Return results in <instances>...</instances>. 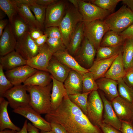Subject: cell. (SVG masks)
Masks as SVG:
<instances>
[{"label":"cell","mask_w":133,"mask_h":133,"mask_svg":"<svg viewBox=\"0 0 133 133\" xmlns=\"http://www.w3.org/2000/svg\"><path fill=\"white\" fill-rule=\"evenodd\" d=\"M45 118L50 123L61 125L67 133H102L100 127L93 125L67 95L57 109L46 114Z\"/></svg>","instance_id":"obj_1"},{"label":"cell","mask_w":133,"mask_h":133,"mask_svg":"<svg viewBox=\"0 0 133 133\" xmlns=\"http://www.w3.org/2000/svg\"><path fill=\"white\" fill-rule=\"evenodd\" d=\"M30 96V105L40 114L51 111L50 96L52 83L45 87L26 86Z\"/></svg>","instance_id":"obj_2"},{"label":"cell","mask_w":133,"mask_h":133,"mask_svg":"<svg viewBox=\"0 0 133 133\" xmlns=\"http://www.w3.org/2000/svg\"><path fill=\"white\" fill-rule=\"evenodd\" d=\"M83 21V17L78 9L74 6L67 8L58 27L61 33L63 41L67 49L71 36L78 25Z\"/></svg>","instance_id":"obj_3"},{"label":"cell","mask_w":133,"mask_h":133,"mask_svg":"<svg viewBox=\"0 0 133 133\" xmlns=\"http://www.w3.org/2000/svg\"><path fill=\"white\" fill-rule=\"evenodd\" d=\"M104 20L110 30L120 33L133 24V12L124 4L116 11L107 16Z\"/></svg>","instance_id":"obj_4"},{"label":"cell","mask_w":133,"mask_h":133,"mask_svg":"<svg viewBox=\"0 0 133 133\" xmlns=\"http://www.w3.org/2000/svg\"><path fill=\"white\" fill-rule=\"evenodd\" d=\"M84 22V36L97 50L100 47L103 36L110 29L104 20H97Z\"/></svg>","instance_id":"obj_5"},{"label":"cell","mask_w":133,"mask_h":133,"mask_svg":"<svg viewBox=\"0 0 133 133\" xmlns=\"http://www.w3.org/2000/svg\"><path fill=\"white\" fill-rule=\"evenodd\" d=\"M104 104L97 90L91 92L88 98L87 116L94 125L99 127L102 122Z\"/></svg>","instance_id":"obj_6"},{"label":"cell","mask_w":133,"mask_h":133,"mask_svg":"<svg viewBox=\"0 0 133 133\" xmlns=\"http://www.w3.org/2000/svg\"><path fill=\"white\" fill-rule=\"evenodd\" d=\"M26 86L21 84L14 86L5 93L10 106L14 109L30 105V96L27 93Z\"/></svg>","instance_id":"obj_7"},{"label":"cell","mask_w":133,"mask_h":133,"mask_svg":"<svg viewBox=\"0 0 133 133\" xmlns=\"http://www.w3.org/2000/svg\"><path fill=\"white\" fill-rule=\"evenodd\" d=\"M66 1L57 0L47 8L44 27H58L65 15Z\"/></svg>","instance_id":"obj_8"},{"label":"cell","mask_w":133,"mask_h":133,"mask_svg":"<svg viewBox=\"0 0 133 133\" xmlns=\"http://www.w3.org/2000/svg\"><path fill=\"white\" fill-rule=\"evenodd\" d=\"M78 10L82 15L83 22L104 20L111 13L96 5L85 0H78Z\"/></svg>","instance_id":"obj_9"},{"label":"cell","mask_w":133,"mask_h":133,"mask_svg":"<svg viewBox=\"0 0 133 133\" xmlns=\"http://www.w3.org/2000/svg\"><path fill=\"white\" fill-rule=\"evenodd\" d=\"M13 111L29 120L33 125L41 131L46 132L51 130L50 123L42 117L40 114L30 105L19 107L14 109Z\"/></svg>","instance_id":"obj_10"},{"label":"cell","mask_w":133,"mask_h":133,"mask_svg":"<svg viewBox=\"0 0 133 133\" xmlns=\"http://www.w3.org/2000/svg\"><path fill=\"white\" fill-rule=\"evenodd\" d=\"M39 49V47L31 38L29 32L17 40L15 50L27 60L36 55Z\"/></svg>","instance_id":"obj_11"},{"label":"cell","mask_w":133,"mask_h":133,"mask_svg":"<svg viewBox=\"0 0 133 133\" xmlns=\"http://www.w3.org/2000/svg\"><path fill=\"white\" fill-rule=\"evenodd\" d=\"M39 48L36 55L27 60V65L38 70L48 72L47 67L53 54L46 43Z\"/></svg>","instance_id":"obj_12"},{"label":"cell","mask_w":133,"mask_h":133,"mask_svg":"<svg viewBox=\"0 0 133 133\" xmlns=\"http://www.w3.org/2000/svg\"><path fill=\"white\" fill-rule=\"evenodd\" d=\"M38 70L26 65L6 70L4 73L7 78L15 86L23 83Z\"/></svg>","instance_id":"obj_13"},{"label":"cell","mask_w":133,"mask_h":133,"mask_svg":"<svg viewBox=\"0 0 133 133\" xmlns=\"http://www.w3.org/2000/svg\"><path fill=\"white\" fill-rule=\"evenodd\" d=\"M114 110L121 121L132 123L133 118V104L119 96L111 101Z\"/></svg>","instance_id":"obj_14"},{"label":"cell","mask_w":133,"mask_h":133,"mask_svg":"<svg viewBox=\"0 0 133 133\" xmlns=\"http://www.w3.org/2000/svg\"><path fill=\"white\" fill-rule=\"evenodd\" d=\"M96 50L94 45L84 36L80 47L75 55L83 64L90 68L94 61Z\"/></svg>","instance_id":"obj_15"},{"label":"cell","mask_w":133,"mask_h":133,"mask_svg":"<svg viewBox=\"0 0 133 133\" xmlns=\"http://www.w3.org/2000/svg\"><path fill=\"white\" fill-rule=\"evenodd\" d=\"M100 93L104 104L102 122L119 130L122 126L121 122L116 114L111 101L108 100L103 93Z\"/></svg>","instance_id":"obj_16"},{"label":"cell","mask_w":133,"mask_h":133,"mask_svg":"<svg viewBox=\"0 0 133 133\" xmlns=\"http://www.w3.org/2000/svg\"><path fill=\"white\" fill-rule=\"evenodd\" d=\"M83 78L81 74L71 70L64 83L67 95L82 93Z\"/></svg>","instance_id":"obj_17"},{"label":"cell","mask_w":133,"mask_h":133,"mask_svg":"<svg viewBox=\"0 0 133 133\" xmlns=\"http://www.w3.org/2000/svg\"><path fill=\"white\" fill-rule=\"evenodd\" d=\"M0 37V56L5 55L15 50L17 40L9 23L4 29Z\"/></svg>","instance_id":"obj_18"},{"label":"cell","mask_w":133,"mask_h":133,"mask_svg":"<svg viewBox=\"0 0 133 133\" xmlns=\"http://www.w3.org/2000/svg\"><path fill=\"white\" fill-rule=\"evenodd\" d=\"M53 56L71 69L75 70L82 75L89 72L88 69L80 65L66 50L58 51L53 54Z\"/></svg>","instance_id":"obj_19"},{"label":"cell","mask_w":133,"mask_h":133,"mask_svg":"<svg viewBox=\"0 0 133 133\" xmlns=\"http://www.w3.org/2000/svg\"><path fill=\"white\" fill-rule=\"evenodd\" d=\"M18 15L28 26L30 30L38 28L42 30L43 28L36 20L31 10L27 5L17 4L11 0Z\"/></svg>","instance_id":"obj_20"},{"label":"cell","mask_w":133,"mask_h":133,"mask_svg":"<svg viewBox=\"0 0 133 133\" xmlns=\"http://www.w3.org/2000/svg\"><path fill=\"white\" fill-rule=\"evenodd\" d=\"M48 72L55 79L64 83L71 70L53 56L47 67Z\"/></svg>","instance_id":"obj_21"},{"label":"cell","mask_w":133,"mask_h":133,"mask_svg":"<svg viewBox=\"0 0 133 133\" xmlns=\"http://www.w3.org/2000/svg\"><path fill=\"white\" fill-rule=\"evenodd\" d=\"M52 87L50 96L51 111H55L60 106L64 97L67 95L63 83L54 79L52 76Z\"/></svg>","instance_id":"obj_22"},{"label":"cell","mask_w":133,"mask_h":133,"mask_svg":"<svg viewBox=\"0 0 133 133\" xmlns=\"http://www.w3.org/2000/svg\"><path fill=\"white\" fill-rule=\"evenodd\" d=\"M0 63L6 70L27 65V60L15 50L0 58Z\"/></svg>","instance_id":"obj_23"},{"label":"cell","mask_w":133,"mask_h":133,"mask_svg":"<svg viewBox=\"0 0 133 133\" xmlns=\"http://www.w3.org/2000/svg\"><path fill=\"white\" fill-rule=\"evenodd\" d=\"M96 82L99 89L104 92L111 101L119 96L117 81L104 77L97 79Z\"/></svg>","instance_id":"obj_24"},{"label":"cell","mask_w":133,"mask_h":133,"mask_svg":"<svg viewBox=\"0 0 133 133\" xmlns=\"http://www.w3.org/2000/svg\"><path fill=\"white\" fill-rule=\"evenodd\" d=\"M122 52L115 59L105 75V77L117 81L123 79L126 72L125 70L122 58Z\"/></svg>","instance_id":"obj_25"},{"label":"cell","mask_w":133,"mask_h":133,"mask_svg":"<svg viewBox=\"0 0 133 133\" xmlns=\"http://www.w3.org/2000/svg\"><path fill=\"white\" fill-rule=\"evenodd\" d=\"M118 54L111 57L94 61L92 66L88 69L93 74L95 80L104 77L113 62Z\"/></svg>","instance_id":"obj_26"},{"label":"cell","mask_w":133,"mask_h":133,"mask_svg":"<svg viewBox=\"0 0 133 133\" xmlns=\"http://www.w3.org/2000/svg\"><path fill=\"white\" fill-rule=\"evenodd\" d=\"M8 104L4 97H0V131L9 129L19 132L21 129L12 122L9 117L7 109Z\"/></svg>","instance_id":"obj_27"},{"label":"cell","mask_w":133,"mask_h":133,"mask_svg":"<svg viewBox=\"0 0 133 133\" xmlns=\"http://www.w3.org/2000/svg\"><path fill=\"white\" fill-rule=\"evenodd\" d=\"M84 26L83 21L80 23L71 37L67 49L68 52L72 56L76 55L82 43L84 37Z\"/></svg>","instance_id":"obj_28"},{"label":"cell","mask_w":133,"mask_h":133,"mask_svg":"<svg viewBox=\"0 0 133 133\" xmlns=\"http://www.w3.org/2000/svg\"><path fill=\"white\" fill-rule=\"evenodd\" d=\"M51 75L48 72L38 70L23 83L25 86H46L51 83Z\"/></svg>","instance_id":"obj_29"},{"label":"cell","mask_w":133,"mask_h":133,"mask_svg":"<svg viewBox=\"0 0 133 133\" xmlns=\"http://www.w3.org/2000/svg\"><path fill=\"white\" fill-rule=\"evenodd\" d=\"M126 39L119 33L110 30L103 36L100 47H115L123 45Z\"/></svg>","instance_id":"obj_30"},{"label":"cell","mask_w":133,"mask_h":133,"mask_svg":"<svg viewBox=\"0 0 133 133\" xmlns=\"http://www.w3.org/2000/svg\"><path fill=\"white\" fill-rule=\"evenodd\" d=\"M11 25L17 40L24 36L29 32L28 26L18 14L14 16Z\"/></svg>","instance_id":"obj_31"},{"label":"cell","mask_w":133,"mask_h":133,"mask_svg":"<svg viewBox=\"0 0 133 133\" xmlns=\"http://www.w3.org/2000/svg\"><path fill=\"white\" fill-rule=\"evenodd\" d=\"M123 46L122 58L126 72L131 68L133 64V39H126Z\"/></svg>","instance_id":"obj_32"},{"label":"cell","mask_w":133,"mask_h":133,"mask_svg":"<svg viewBox=\"0 0 133 133\" xmlns=\"http://www.w3.org/2000/svg\"><path fill=\"white\" fill-rule=\"evenodd\" d=\"M123 45L115 47H100L97 50L95 61L109 58L118 54L123 51Z\"/></svg>","instance_id":"obj_33"},{"label":"cell","mask_w":133,"mask_h":133,"mask_svg":"<svg viewBox=\"0 0 133 133\" xmlns=\"http://www.w3.org/2000/svg\"><path fill=\"white\" fill-rule=\"evenodd\" d=\"M91 92L68 95L71 101L78 107L86 116L88 98Z\"/></svg>","instance_id":"obj_34"},{"label":"cell","mask_w":133,"mask_h":133,"mask_svg":"<svg viewBox=\"0 0 133 133\" xmlns=\"http://www.w3.org/2000/svg\"><path fill=\"white\" fill-rule=\"evenodd\" d=\"M119 96L126 101L133 104V88L129 87L122 79L117 81Z\"/></svg>","instance_id":"obj_35"},{"label":"cell","mask_w":133,"mask_h":133,"mask_svg":"<svg viewBox=\"0 0 133 133\" xmlns=\"http://www.w3.org/2000/svg\"><path fill=\"white\" fill-rule=\"evenodd\" d=\"M83 77L82 93L97 90L98 87L92 73L88 72L83 75Z\"/></svg>","instance_id":"obj_36"},{"label":"cell","mask_w":133,"mask_h":133,"mask_svg":"<svg viewBox=\"0 0 133 133\" xmlns=\"http://www.w3.org/2000/svg\"><path fill=\"white\" fill-rule=\"evenodd\" d=\"M28 6L31 10L34 13L37 21L43 28L44 27L47 7L37 4L35 2Z\"/></svg>","instance_id":"obj_37"},{"label":"cell","mask_w":133,"mask_h":133,"mask_svg":"<svg viewBox=\"0 0 133 133\" xmlns=\"http://www.w3.org/2000/svg\"><path fill=\"white\" fill-rule=\"evenodd\" d=\"M121 0H91L89 1L99 7L110 12L114 13L117 4Z\"/></svg>","instance_id":"obj_38"},{"label":"cell","mask_w":133,"mask_h":133,"mask_svg":"<svg viewBox=\"0 0 133 133\" xmlns=\"http://www.w3.org/2000/svg\"><path fill=\"white\" fill-rule=\"evenodd\" d=\"M0 8L7 16L11 24L14 16L17 14L11 0H0Z\"/></svg>","instance_id":"obj_39"},{"label":"cell","mask_w":133,"mask_h":133,"mask_svg":"<svg viewBox=\"0 0 133 133\" xmlns=\"http://www.w3.org/2000/svg\"><path fill=\"white\" fill-rule=\"evenodd\" d=\"M46 43L53 54L59 51L66 50V47L61 38H48Z\"/></svg>","instance_id":"obj_40"},{"label":"cell","mask_w":133,"mask_h":133,"mask_svg":"<svg viewBox=\"0 0 133 133\" xmlns=\"http://www.w3.org/2000/svg\"><path fill=\"white\" fill-rule=\"evenodd\" d=\"M14 86L6 77L0 64V97H4L5 93Z\"/></svg>","instance_id":"obj_41"},{"label":"cell","mask_w":133,"mask_h":133,"mask_svg":"<svg viewBox=\"0 0 133 133\" xmlns=\"http://www.w3.org/2000/svg\"><path fill=\"white\" fill-rule=\"evenodd\" d=\"M44 33L47 35L48 38H58L62 39L61 33L58 27H51L45 28Z\"/></svg>","instance_id":"obj_42"},{"label":"cell","mask_w":133,"mask_h":133,"mask_svg":"<svg viewBox=\"0 0 133 133\" xmlns=\"http://www.w3.org/2000/svg\"><path fill=\"white\" fill-rule=\"evenodd\" d=\"M99 127L102 133H122L120 130L102 122L99 124Z\"/></svg>","instance_id":"obj_43"},{"label":"cell","mask_w":133,"mask_h":133,"mask_svg":"<svg viewBox=\"0 0 133 133\" xmlns=\"http://www.w3.org/2000/svg\"><path fill=\"white\" fill-rule=\"evenodd\" d=\"M121 122L122 126L119 130L122 133H133L132 123L124 121Z\"/></svg>","instance_id":"obj_44"},{"label":"cell","mask_w":133,"mask_h":133,"mask_svg":"<svg viewBox=\"0 0 133 133\" xmlns=\"http://www.w3.org/2000/svg\"><path fill=\"white\" fill-rule=\"evenodd\" d=\"M122 79L127 84L133 88V69H131L126 72Z\"/></svg>","instance_id":"obj_45"},{"label":"cell","mask_w":133,"mask_h":133,"mask_svg":"<svg viewBox=\"0 0 133 133\" xmlns=\"http://www.w3.org/2000/svg\"><path fill=\"white\" fill-rule=\"evenodd\" d=\"M51 130L55 133H67L61 125L54 122L50 123Z\"/></svg>","instance_id":"obj_46"},{"label":"cell","mask_w":133,"mask_h":133,"mask_svg":"<svg viewBox=\"0 0 133 133\" xmlns=\"http://www.w3.org/2000/svg\"><path fill=\"white\" fill-rule=\"evenodd\" d=\"M29 33L31 37L34 40L36 39L44 34L42 30L38 28L30 29Z\"/></svg>","instance_id":"obj_47"},{"label":"cell","mask_w":133,"mask_h":133,"mask_svg":"<svg viewBox=\"0 0 133 133\" xmlns=\"http://www.w3.org/2000/svg\"><path fill=\"white\" fill-rule=\"evenodd\" d=\"M119 33L126 39H133V24Z\"/></svg>","instance_id":"obj_48"},{"label":"cell","mask_w":133,"mask_h":133,"mask_svg":"<svg viewBox=\"0 0 133 133\" xmlns=\"http://www.w3.org/2000/svg\"><path fill=\"white\" fill-rule=\"evenodd\" d=\"M48 38L47 35L44 34L34 41L36 45L39 47L43 46L46 43Z\"/></svg>","instance_id":"obj_49"},{"label":"cell","mask_w":133,"mask_h":133,"mask_svg":"<svg viewBox=\"0 0 133 133\" xmlns=\"http://www.w3.org/2000/svg\"><path fill=\"white\" fill-rule=\"evenodd\" d=\"M57 1L56 0H35V2L37 4L47 7Z\"/></svg>","instance_id":"obj_50"},{"label":"cell","mask_w":133,"mask_h":133,"mask_svg":"<svg viewBox=\"0 0 133 133\" xmlns=\"http://www.w3.org/2000/svg\"><path fill=\"white\" fill-rule=\"evenodd\" d=\"M9 20L7 19H3L0 20V36L1 35L4 30L7 26Z\"/></svg>","instance_id":"obj_51"},{"label":"cell","mask_w":133,"mask_h":133,"mask_svg":"<svg viewBox=\"0 0 133 133\" xmlns=\"http://www.w3.org/2000/svg\"><path fill=\"white\" fill-rule=\"evenodd\" d=\"M27 130L28 133H40L38 129L29 122L27 123Z\"/></svg>","instance_id":"obj_52"},{"label":"cell","mask_w":133,"mask_h":133,"mask_svg":"<svg viewBox=\"0 0 133 133\" xmlns=\"http://www.w3.org/2000/svg\"><path fill=\"white\" fill-rule=\"evenodd\" d=\"M12 0L16 3L26 4L28 6L35 2V0Z\"/></svg>","instance_id":"obj_53"},{"label":"cell","mask_w":133,"mask_h":133,"mask_svg":"<svg viewBox=\"0 0 133 133\" xmlns=\"http://www.w3.org/2000/svg\"><path fill=\"white\" fill-rule=\"evenodd\" d=\"M122 1L133 12V0H123Z\"/></svg>","instance_id":"obj_54"},{"label":"cell","mask_w":133,"mask_h":133,"mask_svg":"<svg viewBox=\"0 0 133 133\" xmlns=\"http://www.w3.org/2000/svg\"><path fill=\"white\" fill-rule=\"evenodd\" d=\"M27 120H26L22 128L17 133H28L27 130Z\"/></svg>","instance_id":"obj_55"},{"label":"cell","mask_w":133,"mask_h":133,"mask_svg":"<svg viewBox=\"0 0 133 133\" xmlns=\"http://www.w3.org/2000/svg\"><path fill=\"white\" fill-rule=\"evenodd\" d=\"M71 2L76 8L78 9L79 5L78 0H68Z\"/></svg>","instance_id":"obj_56"},{"label":"cell","mask_w":133,"mask_h":133,"mask_svg":"<svg viewBox=\"0 0 133 133\" xmlns=\"http://www.w3.org/2000/svg\"><path fill=\"white\" fill-rule=\"evenodd\" d=\"M18 132L14 130H5L0 132V133H17Z\"/></svg>","instance_id":"obj_57"},{"label":"cell","mask_w":133,"mask_h":133,"mask_svg":"<svg viewBox=\"0 0 133 133\" xmlns=\"http://www.w3.org/2000/svg\"><path fill=\"white\" fill-rule=\"evenodd\" d=\"M6 15L4 12L1 9H0V19L1 20L3 19V18L5 17Z\"/></svg>","instance_id":"obj_58"},{"label":"cell","mask_w":133,"mask_h":133,"mask_svg":"<svg viewBox=\"0 0 133 133\" xmlns=\"http://www.w3.org/2000/svg\"><path fill=\"white\" fill-rule=\"evenodd\" d=\"M40 133H55L52 130L46 132H44L41 131Z\"/></svg>","instance_id":"obj_59"},{"label":"cell","mask_w":133,"mask_h":133,"mask_svg":"<svg viewBox=\"0 0 133 133\" xmlns=\"http://www.w3.org/2000/svg\"><path fill=\"white\" fill-rule=\"evenodd\" d=\"M131 69H133V65L132 67L131 68Z\"/></svg>","instance_id":"obj_60"},{"label":"cell","mask_w":133,"mask_h":133,"mask_svg":"<svg viewBox=\"0 0 133 133\" xmlns=\"http://www.w3.org/2000/svg\"><path fill=\"white\" fill-rule=\"evenodd\" d=\"M132 123L133 124V120H132Z\"/></svg>","instance_id":"obj_61"}]
</instances>
